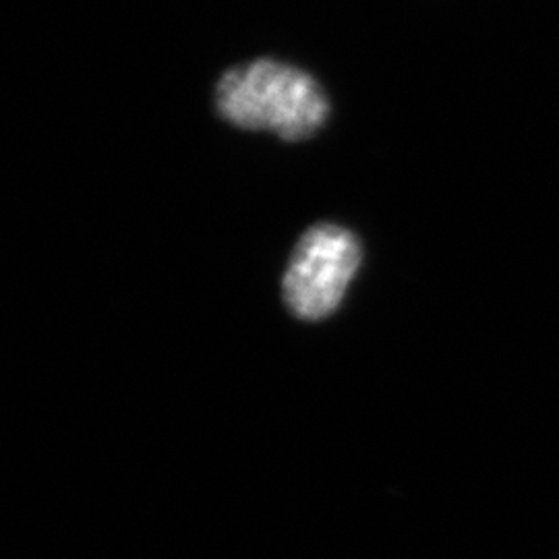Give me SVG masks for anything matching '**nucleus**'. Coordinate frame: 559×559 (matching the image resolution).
Returning a JSON list of instances; mask_svg holds the SVG:
<instances>
[{
  "mask_svg": "<svg viewBox=\"0 0 559 559\" xmlns=\"http://www.w3.org/2000/svg\"><path fill=\"white\" fill-rule=\"evenodd\" d=\"M216 108L239 129L272 131L284 141L313 138L330 112L318 81L276 60L228 71L216 87Z\"/></svg>",
  "mask_w": 559,
  "mask_h": 559,
  "instance_id": "nucleus-1",
  "label": "nucleus"
},
{
  "mask_svg": "<svg viewBox=\"0 0 559 559\" xmlns=\"http://www.w3.org/2000/svg\"><path fill=\"white\" fill-rule=\"evenodd\" d=\"M360 242L348 228L321 222L300 237L282 278V297L300 321L328 320L359 272Z\"/></svg>",
  "mask_w": 559,
  "mask_h": 559,
  "instance_id": "nucleus-2",
  "label": "nucleus"
}]
</instances>
